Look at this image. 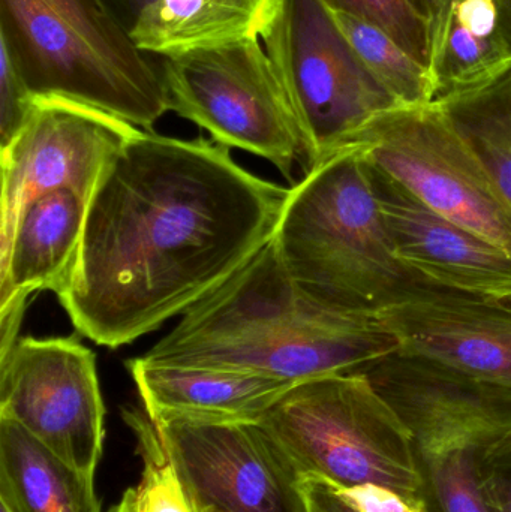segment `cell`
Here are the masks:
<instances>
[{
    "label": "cell",
    "instance_id": "cell-1",
    "mask_svg": "<svg viewBox=\"0 0 511 512\" xmlns=\"http://www.w3.org/2000/svg\"><path fill=\"white\" fill-rule=\"evenodd\" d=\"M288 192L216 141L140 129L87 203L77 262L57 300L81 336L129 345L269 245Z\"/></svg>",
    "mask_w": 511,
    "mask_h": 512
},
{
    "label": "cell",
    "instance_id": "cell-2",
    "mask_svg": "<svg viewBox=\"0 0 511 512\" xmlns=\"http://www.w3.org/2000/svg\"><path fill=\"white\" fill-rule=\"evenodd\" d=\"M398 349L375 313L333 306L303 291L270 242L186 310L143 358L297 384L354 372Z\"/></svg>",
    "mask_w": 511,
    "mask_h": 512
},
{
    "label": "cell",
    "instance_id": "cell-3",
    "mask_svg": "<svg viewBox=\"0 0 511 512\" xmlns=\"http://www.w3.org/2000/svg\"><path fill=\"white\" fill-rule=\"evenodd\" d=\"M272 243L303 291L344 309L377 315L440 288L396 255L368 161L354 147L290 188Z\"/></svg>",
    "mask_w": 511,
    "mask_h": 512
},
{
    "label": "cell",
    "instance_id": "cell-4",
    "mask_svg": "<svg viewBox=\"0 0 511 512\" xmlns=\"http://www.w3.org/2000/svg\"><path fill=\"white\" fill-rule=\"evenodd\" d=\"M0 41L33 96H60L143 131L170 111L161 71L102 0H0Z\"/></svg>",
    "mask_w": 511,
    "mask_h": 512
},
{
    "label": "cell",
    "instance_id": "cell-5",
    "mask_svg": "<svg viewBox=\"0 0 511 512\" xmlns=\"http://www.w3.org/2000/svg\"><path fill=\"white\" fill-rule=\"evenodd\" d=\"M357 372L407 426L431 510L489 512L483 469L511 438V391L401 349Z\"/></svg>",
    "mask_w": 511,
    "mask_h": 512
},
{
    "label": "cell",
    "instance_id": "cell-6",
    "mask_svg": "<svg viewBox=\"0 0 511 512\" xmlns=\"http://www.w3.org/2000/svg\"><path fill=\"white\" fill-rule=\"evenodd\" d=\"M258 424L300 480L377 484L423 495L410 432L365 373L297 382Z\"/></svg>",
    "mask_w": 511,
    "mask_h": 512
},
{
    "label": "cell",
    "instance_id": "cell-7",
    "mask_svg": "<svg viewBox=\"0 0 511 512\" xmlns=\"http://www.w3.org/2000/svg\"><path fill=\"white\" fill-rule=\"evenodd\" d=\"M263 42L302 132L305 173L402 107L363 65L326 0H284Z\"/></svg>",
    "mask_w": 511,
    "mask_h": 512
},
{
    "label": "cell",
    "instance_id": "cell-8",
    "mask_svg": "<svg viewBox=\"0 0 511 512\" xmlns=\"http://www.w3.org/2000/svg\"><path fill=\"white\" fill-rule=\"evenodd\" d=\"M261 39L164 57L168 108L222 146L252 153L287 179L303 158L296 114Z\"/></svg>",
    "mask_w": 511,
    "mask_h": 512
},
{
    "label": "cell",
    "instance_id": "cell-9",
    "mask_svg": "<svg viewBox=\"0 0 511 512\" xmlns=\"http://www.w3.org/2000/svg\"><path fill=\"white\" fill-rule=\"evenodd\" d=\"M345 147L360 150L434 212L511 254V207L480 156L438 105L386 111Z\"/></svg>",
    "mask_w": 511,
    "mask_h": 512
},
{
    "label": "cell",
    "instance_id": "cell-10",
    "mask_svg": "<svg viewBox=\"0 0 511 512\" xmlns=\"http://www.w3.org/2000/svg\"><path fill=\"white\" fill-rule=\"evenodd\" d=\"M0 418L95 477L105 439L95 354L74 337H18L0 354Z\"/></svg>",
    "mask_w": 511,
    "mask_h": 512
},
{
    "label": "cell",
    "instance_id": "cell-11",
    "mask_svg": "<svg viewBox=\"0 0 511 512\" xmlns=\"http://www.w3.org/2000/svg\"><path fill=\"white\" fill-rule=\"evenodd\" d=\"M140 128L105 111L60 96H33L14 138L0 149V246L23 210L42 195L71 189L89 201L117 153Z\"/></svg>",
    "mask_w": 511,
    "mask_h": 512
},
{
    "label": "cell",
    "instance_id": "cell-12",
    "mask_svg": "<svg viewBox=\"0 0 511 512\" xmlns=\"http://www.w3.org/2000/svg\"><path fill=\"white\" fill-rule=\"evenodd\" d=\"M155 427L197 512H305L299 475L260 424Z\"/></svg>",
    "mask_w": 511,
    "mask_h": 512
},
{
    "label": "cell",
    "instance_id": "cell-13",
    "mask_svg": "<svg viewBox=\"0 0 511 512\" xmlns=\"http://www.w3.org/2000/svg\"><path fill=\"white\" fill-rule=\"evenodd\" d=\"M377 316L402 352L511 391V297L440 286Z\"/></svg>",
    "mask_w": 511,
    "mask_h": 512
},
{
    "label": "cell",
    "instance_id": "cell-14",
    "mask_svg": "<svg viewBox=\"0 0 511 512\" xmlns=\"http://www.w3.org/2000/svg\"><path fill=\"white\" fill-rule=\"evenodd\" d=\"M368 165L393 249L408 267L443 288L511 297L509 252L434 212L383 170Z\"/></svg>",
    "mask_w": 511,
    "mask_h": 512
},
{
    "label": "cell",
    "instance_id": "cell-15",
    "mask_svg": "<svg viewBox=\"0 0 511 512\" xmlns=\"http://www.w3.org/2000/svg\"><path fill=\"white\" fill-rule=\"evenodd\" d=\"M144 412L155 426L258 423L293 382L252 373L126 361Z\"/></svg>",
    "mask_w": 511,
    "mask_h": 512
},
{
    "label": "cell",
    "instance_id": "cell-16",
    "mask_svg": "<svg viewBox=\"0 0 511 512\" xmlns=\"http://www.w3.org/2000/svg\"><path fill=\"white\" fill-rule=\"evenodd\" d=\"M87 203L71 189L42 195L21 213L0 246V321L23 322L35 292L59 294L74 270Z\"/></svg>",
    "mask_w": 511,
    "mask_h": 512
},
{
    "label": "cell",
    "instance_id": "cell-17",
    "mask_svg": "<svg viewBox=\"0 0 511 512\" xmlns=\"http://www.w3.org/2000/svg\"><path fill=\"white\" fill-rule=\"evenodd\" d=\"M284 0H155L131 35L147 54L189 51L263 39Z\"/></svg>",
    "mask_w": 511,
    "mask_h": 512
},
{
    "label": "cell",
    "instance_id": "cell-18",
    "mask_svg": "<svg viewBox=\"0 0 511 512\" xmlns=\"http://www.w3.org/2000/svg\"><path fill=\"white\" fill-rule=\"evenodd\" d=\"M0 507L8 512H102L83 474L14 421L0 418Z\"/></svg>",
    "mask_w": 511,
    "mask_h": 512
},
{
    "label": "cell",
    "instance_id": "cell-19",
    "mask_svg": "<svg viewBox=\"0 0 511 512\" xmlns=\"http://www.w3.org/2000/svg\"><path fill=\"white\" fill-rule=\"evenodd\" d=\"M511 71V33L477 36L449 11L434 24L429 74L434 104L452 101L491 86Z\"/></svg>",
    "mask_w": 511,
    "mask_h": 512
},
{
    "label": "cell",
    "instance_id": "cell-20",
    "mask_svg": "<svg viewBox=\"0 0 511 512\" xmlns=\"http://www.w3.org/2000/svg\"><path fill=\"white\" fill-rule=\"evenodd\" d=\"M435 105L480 156L511 207V71L479 92Z\"/></svg>",
    "mask_w": 511,
    "mask_h": 512
},
{
    "label": "cell",
    "instance_id": "cell-21",
    "mask_svg": "<svg viewBox=\"0 0 511 512\" xmlns=\"http://www.w3.org/2000/svg\"><path fill=\"white\" fill-rule=\"evenodd\" d=\"M332 11L363 65L402 107L434 104V84L428 66L375 24L335 8Z\"/></svg>",
    "mask_w": 511,
    "mask_h": 512
},
{
    "label": "cell",
    "instance_id": "cell-22",
    "mask_svg": "<svg viewBox=\"0 0 511 512\" xmlns=\"http://www.w3.org/2000/svg\"><path fill=\"white\" fill-rule=\"evenodd\" d=\"M123 418L134 430L143 460V475L137 486L143 512H197L146 412L123 409Z\"/></svg>",
    "mask_w": 511,
    "mask_h": 512
},
{
    "label": "cell",
    "instance_id": "cell-23",
    "mask_svg": "<svg viewBox=\"0 0 511 512\" xmlns=\"http://www.w3.org/2000/svg\"><path fill=\"white\" fill-rule=\"evenodd\" d=\"M305 512H434L425 496L377 484L344 487L318 477L300 480Z\"/></svg>",
    "mask_w": 511,
    "mask_h": 512
},
{
    "label": "cell",
    "instance_id": "cell-24",
    "mask_svg": "<svg viewBox=\"0 0 511 512\" xmlns=\"http://www.w3.org/2000/svg\"><path fill=\"white\" fill-rule=\"evenodd\" d=\"M338 11L356 15L389 33L411 56L428 66L434 24L410 0H326Z\"/></svg>",
    "mask_w": 511,
    "mask_h": 512
},
{
    "label": "cell",
    "instance_id": "cell-25",
    "mask_svg": "<svg viewBox=\"0 0 511 512\" xmlns=\"http://www.w3.org/2000/svg\"><path fill=\"white\" fill-rule=\"evenodd\" d=\"M0 149L17 135L32 107L33 95L11 48L0 41Z\"/></svg>",
    "mask_w": 511,
    "mask_h": 512
},
{
    "label": "cell",
    "instance_id": "cell-26",
    "mask_svg": "<svg viewBox=\"0 0 511 512\" xmlns=\"http://www.w3.org/2000/svg\"><path fill=\"white\" fill-rule=\"evenodd\" d=\"M482 490L489 512H511V438L489 456Z\"/></svg>",
    "mask_w": 511,
    "mask_h": 512
},
{
    "label": "cell",
    "instance_id": "cell-27",
    "mask_svg": "<svg viewBox=\"0 0 511 512\" xmlns=\"http://www.w3.org/2000/svg\"><path fill=\"white\" fill-rule=\"evenodd\" d=\"M102 2L122 21L123 26L132 32L140 21L141 15L155 0H102Z\"/></svg>",
    "mask_w": 511,
    "mask_h": 512
},
{
    "label": "cell",
    "instance_id": "cell-28",
    "mask_svg": "<svg viewBox=\"0 0 511 512\" xmlns=\"http://www.w3.org/2000/svg\"><path fill=\"white\" fill-rule=\"evenodd\" d=\"M423 15L432 21V24L437 23L447 11L455 0H410Z\"/></svg>",
    "mask_w": 511,
    "mask_h": 512
},
{
    "label": "cell",
    "instance_id": "cell-29",
    "mask_svg": "<svg viewBox=\"0 0 511 512\" xmlns=\"http://www.w3.org/2000/svg\"><path fill=\"white\" fill-rule=\"evenodd\" d=\"M110 512H143L140 492H138L137 487L126 490L119 504L114 505Z\"/></svg>",
    "mask_w": 511,
    "mask_h": 512
},
{
    "label": "cell",
    "instance_id": "cell-30",
    "mask_svg": "<svg viewBox=\"0 0 511 512\" xmlns=\"http://www.w3.org/2000/svg\"><path fill=\"white\" fill-rule=\"evenodd\" d=\"M503 5L504 14H506L507 21H509L511 27V0H500Z\"/></svg>",
    "mask_w": 511,
    "mask_h": 512
},
{
    "label": "cell",
    "instance_id": "cell-31",
    "mask_svg": "<svg viewBox=\"0 0 511 512\" xmlns=\"http://www.w3.org/2000/svg\"><path fill=\"white\" fill-rule=\"evenodd\" d=\"M198 512H219V511L213 510V508H204V510H201Z\"/></svg>",
    "mask_w": 511,
    "mask_h": 512
},
{
    "label": "cell",
    "instance_id": "cell-32",
    "mask_svg": "<svg viewBox=\"0 0 511 512\" xmlns=\"http://www.w3.org/2000/svg\"><path fill=\"white\" fill-rule=\"evenodd\" d=\"M0 512H8L5 510V508L0 507Z\"/></svg>",
    "mask_w": 511,
    "mask_h": 512
}]
</instances>
